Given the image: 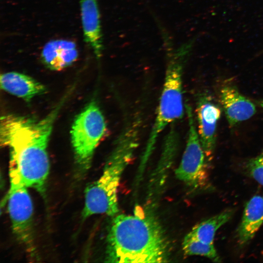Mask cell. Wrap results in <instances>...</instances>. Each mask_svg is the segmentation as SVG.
Instances as JSON below:
<instances>
[{
	"label": "cell",
	"instance_id": "obj_1",
	"mask_svg": "<svg viewBox=\"0 0 263 263\" xmlns=\"http://www.w3.org/2000/svg\"><path fill=\"white\" fill-rule=\"evenodd\" d=\"M68 95L66 94L40 119L16 114L0 117V142L9 149V164L16 167L28 188L43 196L50 170L48 144L55 122Z\"/></svg>",
	"mask_w": 263,
	"mask_h": 263
},
{
	"label": "cell",
	"instance_id": "obj_2",
	"mask_svg": "<svg viewBox=\"0 0 263 263\" xmlns=\"http://www.w3.org/2000/svg\"><path fill=\"white\" fill-rule=\"evenodd\" d=\"M169 244L163 228L150 214L115 216L107 237L106 262L166 263Z\"/></svg>",
	"mask_w": 263,
	"mask_h": 263
},
{
	"label": "cell",
	"instance_id": "obj_3",
	"mask_svg": "<svg viewBox=\"0 0 263 263\" xmlns=\"http://www.w3.org/2000/svg\"><path fill=\"white\" fill-rule=\"evenodd\" d=\"M140 119L129 122L117 137L101 175L85 190L82 220L93 215L115 216L119 212L117 191L121 176L139 145Z\"/></svg>",
	"mask_w": 263,
	"mask_h": 263
},
{
	"label": "cell",
	"instance_id": "obj_4",
	"mask_svg": "<svg viewBox=\"0 0 263 263\" xmlns=\"http://www.w3.org/2000/svg\"><path fill=\"white\" fill-rule=\"evenodd\" d=\"M192 43H187L168 56L156 117L141 157L144 169L155 148L158 138L169 125L182 118L186 111L183 94V67Z\"/></svg>",
	"mask_w": 263,
	"mask_h": 263
},
{
	"label": "cell",
	"instance_id": "obj_5",
	"mask_svg": "<svg viewBox=\"0 0 263 263\" xmlns=\"http://www.w3.org/2000/svg\"><path fill=\"white\" fill-rule=\"evenodd\" d=\"M105 117L94 100L76 115L71 129L76 174L82 178L90 169L94 151L106 131Z\"/></svg>",
	"mask_w": 263,
	"mask_h": 263
},
{
	"label": "cell",
	"instance_id": "obj_6",
	"mask_svg": "<svg viewBox=\"0 0 263 263\" xmlns=\"http://www.w3.org/2000/svg\"><path fill=\"white\" fill-rule=\"evenodd\" d=\"M8 210L13 233L32 259L38 257L33 223V207L27 188L16 167L9 164Z\"/></svg>",
	"mask_w": 263,
	"mask_h": 263
},
{
	"label": "cell",
	"instance_id": "obj_7",
	"mask_svg": "<svg viewBox=\"0 0 263 263\" xmlns=\"http://www.w3.org/2000/svg\"><path fill=\"white\" fill-rule=\"evenodd\" d=\"M188 130L187 143L180 163L175 169L176 177L192 189L209 185L207 159L198 134L192 108L185 104Z\"/></svg>",
	"mask_w": 263,
	"mask_h": 263
},
{
	"label": "cell",
	"instance_id": "obj_8",
	"mask_svg": "<svg viewBox=\"0 0 263 263\" xmlns=\"http://www.w3.org/2000/svg\"><path fill=\"white\" fill-rule=\"evenodd\" d=\"M196 114L198 134L207 159L210 162L215 148L217 125L221 110L213 97L205 93L198 96Z\"/></svg>",
	"mask_w": 263,
	"mask_h": 263
},
{
	"label": "cell",
	"instance_id": "obj_9",
	"mask_svg": "<svg viewBox=\"0 0 263 263\" xmlns=\"http://www.w3.org/2000/svg\"><path fill=\"white\" fill-rule=\"evenodd\" d=\"M219 96L220 103L230 127L250 119L256 113L255 105L233 85L223 86Z\"/></svg>",
	"mask_w": 263,
	"mask_h": 263
},
{
	"label": "cell",
	"instance_id": "obj_10",
	"mask_svg": "<svg viewBox=\"0 0 263 263\" xmlns=\"http://www.w3.org/2000/svg\"><path fill=\"white\" fill-rule=\"evenodd\" d=\"M84 38L97 59L103 50L100 15L97 0H80Z\"/></svg>",
	"mask_w": 263,
	"mask_h": 263
},
{
	"label": "cell",
	"instance_id": "obj_11",
	"mask_svg": "<svg viewBox=\"0 0 263 263\" xmlns=\"http://www.w3.org/2000/svg\"><path fill=\"white\" fill-rule=\"evenodd\" d=\"M75 44L72 41L56 39L48 42L43 47L41 58L46 67L60 71L72 64L77 58Z\"/></svg>",
	"mask_w": 263,
	"mask_h": 263
},
{
	"label": "cell",
	"instance_id": "obj_12",
	"mask_svg": "<svg viewBox=\"0 0 263 263\" xmlns=\"http://www.w3.org/2000/svg\"><path fill=\"white\" fill-rule=\"evenodd\" d=\"M0 83L1 88L4 91L26 102L46 92L45 86L38 80L16 72L1 74Z\"/></svg>",
	"mask_w": 263,
	"mask_h": 263
},
{
	"label": "cell",
	"instance_id": "obj_13",
	"mask_svg": "<svg viewBox=\"0 0 263 263\" xmlns=\"http://www.w3.org/2000/svg\"><path fill=\"white\" fill-rule=\"evenodd\" d=\"M263 224V196H253L245 205L241 223L237 230L238 242L241 245L248 243Z\"/></svg>",
	"mask_w": 263,
	"mask_h": 263
},
{
	"label": "cell",
	"instance_id": "obj_14",
	"mask_svg": "<svg viewBox=\"0 0 263 263\" xmlns=\"http://www.w3.org/2000/svg\"><path fill=\"white\" fill-rule=\"evenodd\" d=\"M179 144V134L175 127H172L164 139L161 154L152 176V189H158L163 184L166 173L175 160Z\"/></svg>",
	"mask_w": 263,
	"mask_h": 263
},
{
	"label": "cell",
	"instance_id": "obj_15",
	"mask_svg": "<svg viewBox=\"0 0 263 263\" xmlns=\"http://www.w3.org/2000/svg\"><path fill=\"white\" fill-rule=\"evenodd\" d=\"M233 213L232 209H225L195 225L188 234L201 241L213 244L216 231L230 219Z\"/></svg>",
	"mask_w": 263,
	"mask_h": 263
},
{
	"label": "cell",
	"instance_id": "obj_16",
	"mask_svg": "<svg viewBox=\"0 0 263 263\" xmlns=\"http://www.w3.org/2000/svg\"><path fill=\"white\" fill-rule=\"evenodd\" d=\"M182 245L183 251L187 255H200L214 262H221L214 244L201 241L188 233L184 238Z\"/></svg>",
	"mask_w": 263,
	"mask_h": 263
},
{
	"label": "cell",
	"instance_id": "obj_17",
	"mask_svg": "<svg viewBox=\"0 0 263 263\" xmlns=\"http://www.w3.org/2000/svg\"><path fill=\"white\" fill-rule=\"evenodd\" d=\"M246 168L250 175L263 186V150L260 154L248 161Z\"/></svg>",
	"mask_w": 263,
	"mask_h": 263
},
{
	"label": "cell",
	"instance_id": "obj_18",
	"mask_svg": "<svg viewBox=\"0 0 263 263\" xmlns=\"http://www.w3.org/2000/svg\"><path fill=\"white\" fill-rule=\"evenodd\" d=\"M256 102L263 109V100L257 101Z\"/></svg>",
	"mask_w": 263,
	"mask_h": 263
}]
</instances>
